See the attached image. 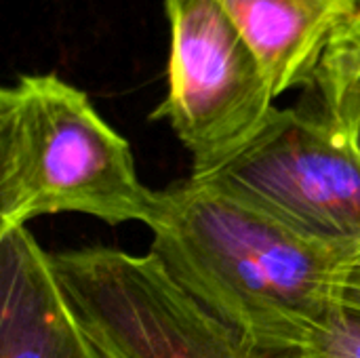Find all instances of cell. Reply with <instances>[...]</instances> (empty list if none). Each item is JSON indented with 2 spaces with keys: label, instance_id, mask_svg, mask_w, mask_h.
Wrapping results in <instances>:
<instances>
[{
  "label": "cell",
  "instance_id": "obj_11",
  "mask_svg": "<svg viewBox=\"0 0 360 358\" xmlns=\"http://www.w3.org/2000/svg\"><path fill=\"white\" fill-rule=\"evenodd\" d=\"M344 17H360V0H338Z\"/></svg>",
  "mask_w": 360,
  "mask_h": 358
},
{
  "label": "cell",
  "instance_id": "obj_1",
  "mask_svg": "<svg viewBox=\"0 0 360 358\" xmlns=\"http://www.w3.org/2000/svg\"><path fill=\"white\" fill-rule=\"evenodd\" d=\"M152 253L259 358L291 357L346 310L356 255L316 243L219 188L160 192Z\"/></svg>",
  "mask_w": 360,
  "mask_h": 358
},
{
  "label": "cell",
  "instance_id": "obj_6",
  "mask_svg": "<svg viewBox=\"0 0 360 358\" xmlns=\"http://www.w3.org/2000/svg\"><path fill=\"white\" fill-rule=\"evenodd\" d=\"M0 358H95L27 228L0 234Z\"/></svg>",
  "mask_w": 360,
  "mask_h": 358
},
{
  "label": "cell",
  "instance_id": "obj_5",
  "mask_svg": "<svg viewBox=\"0 0 360 358\" xmlns=\"http://www.w3.org/2000/svg\"><path fill=\"white\" fill-rule=\"evenodd\" d=\"M198 181L360 260V154L323 114L278 108L238 158Z\"/></svg>",
  "mask_w": 360,
  "mask_h": 358
},
{
  "label": "cell",
  "instance_id": "obj_10",
  "mask_svg": "<svg viewBox=\"0 0 360 358\" xmlns=\"http://www.w3.org/2000/svg\"><path fill=\"white\" fill-rule=\"evenodd\" d=\"M346 308L360 312V260L352 266L346 285Z\"/></svg>",
  "mask_w": 360,
  "mask_h": 358
},
{
  "label": "cell",
  "instance_id": "obj_8",
  "mask_svg": "<svg viewBox=\"0 0 360 358\" xmlns=\"http://www.w3.org/2000/svg\"><path fill=\"white\" fill-rule=\"evenodd\" d=\"M312 84L321 97L360 103V17H344L331 32Z\"/></svg>",
  "mask_w": 360,
  "mask_h": 358
},
{
  "label": "cell",
  "instance_id": "obj_12",
  "mask_svg": "<svg viewBox=\"0 0 360 358\" xmlns=\"http://www.w3.org/2000/svg\"><path fill=\"white\" fill-rule=\"evenodd\" d=\"M335 2H338V0H335Z\"/></svg>",
  "mask_w": 360,
  "mask_h": 358
},
{
  "label": "cell",
  "instance_id": "obj_3",
  "mask_svg": "<svg viewBox=\"0 0 360 358\" xmlns=\"http://www.w3.org/2000/svg\"><path fill=\"white\" fill-rule=\"evenodd\" d=\"M49 264L95 358H259L152 251L84 247L49 253Z\"/></svg>",
  "mask_w": 360,
  "mask_h": 358
},
{
  "label": "cell",
  "instance_id": "obj_4",
  "mask_svg": "<svg viewBox=\"0 0 360 358\" xmlns=\"http://www.w3.org/2000/svg\"><path fill=\"white\" fill-rule=\"evenodd\" d=\"M171 53L167 97L152 114L192 156V179H209L272 122V84L217 0H165Z\"/></svg>",
  "mask_w": 360,
  "mask_h": 358
},
{
  "label": "cell",
  "instance_id": "obj_9",
  "mask_svg": "<svg viewBox=\"0 0 360 358\" xmlns=\"http://www.w3.org/2000/svg\"><path fill=\"white\" fill-rule=\"evenodd\" d=\"M283 358H360V312L346 308L310 346Z\"/></svg>",
  "mask_w": 360,
  "mask_h": 358
},
{
  "label": "cell",
  "instance_id": "obj_2",
  "mask_svg": "<svg viewBox=\"0 0 360 358\" xmlns=\"http://www.w3.org/2000/svg\"><path fill=\"white\" fill-rule=\"evenodd\" d=\"M158 211L160 192L139 179L129 141L84 91L55 74L0 91V234L57 213L150 228Z\"/></svg>",
  "mask_w": 360,
  "mask_h": 358
},
{
  "label": "cell",
  "instance_id": "obj_7",
  "mask_svg": "<svg viewBox=\"0 0 360 358\" xmlns=\"http://www.w3.org/2000/svg\"><path fill=\"white\" fill-rule=\"evenodd\" d=\"M259 59L276 99L312 84L333 27L344 19L335 0H217Z\"/></svg>",
  "mask_w": 360,
  "mask_h": 358
}]
</instances>
